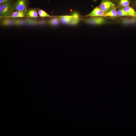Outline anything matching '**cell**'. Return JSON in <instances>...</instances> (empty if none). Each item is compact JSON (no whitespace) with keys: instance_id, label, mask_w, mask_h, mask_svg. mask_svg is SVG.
Returning <instances> with one entry per match:
<instances>
[{"instance_id":"1","label":"cell","mask_w":136,"mask_h":136,"mask_svg":"<svg viewBox=\"0 0 136 136\" xmlns=\"http://www.w3.org/2000/svg\"><path fill=\"white\" fill-rule=\"evenodd\" d=\"M12 1H10L0 5V17L9 18L14 11Z\"/></svg>"},{"instance_id":"2","label":"cell","mask_w":136,"mask_h":136,"mask_svg":"<svg viewBox=\"0 0 136 136\" xmlns=\"http://www.w3.org/2000/svg\"><path fill=\"white\" fill-rule=\"evenodd\" d=\"M60 22L64 24L76 25L80 21L79 16L77 13H74L72 15L61 16L59 17Z\"/></svg>"},{"instance_id":"3","label":"cell","mask_w":136,"mask_h":136,"mask_svg":"<svg viewBox=\"0 0 136 136\" xmlns=\"http://www.w3.org/2000/svg\"><path fill=\"white\" fill-rule=\"evenodd\" d=\"M91 17L84 19V22L86 24L93 25H102L106 22L105 19L102 17Z\"/></svg>"},{"instance_id":"4","label":"cell","mask_w":136,"mask_h":136,"mask_svg":"<svg viewBox=\"0 0 136 136\" xmlns=\"http://www.w3.org/2000/svg\"><path fill=\"white\" fill-rule=\"evenodd\" d=\"M28 5V0H16L13 5L14 11L26 10Z\"/></svg>"},{"instance_id":"5","label":"cell","mask_w":136,"mask_h":136,"mask_svg":"<svg viewBox=\"0 0 136 136\" xmlns=\"http://www.w3.org/2000/svg\"><path fill=\"white\" fill-rule=\"evenodd\" d=\"M115 6L113 3L109 0H102L99 7L105 13L114 8Z\"/></svg>"},{"instance_id":"6","label":"cell","mask_w":136,"mask_h":136,"mask_svg":"<svg viewBox=\"0 0 136 136\" xmlns=\"http://www.w3.org/2000/svg\"><path fill=\"white\" fill-rule=\"evenodd\" d=\"M105 13L100 9L99 7H96L87 16L103 17L104 16Z\"/></svg>"},{"instance_id":"7","label":"cell","mask_w":136,"mask_h":136,"mask_svg":"<svg viewBox=\"0 0 136 136\" xmlns=\"http://www.w3.org/2000/svg\"><path fill=\"white\" fill-rule=\"evenodd\" d=\"M26 10L22 11H14L12 12L9 17L15 18L25 17L26 16Z\"/></svg>"},{"instance_id":"8","label":"cell","mask_w":136,"mask_h":136,"mask_svg":"<svg viewBox=\"0 0 136 136\" xmlns=\"http://www.w3.org/2000/svg\"><path fill=\"white\" fill-rule=\"evenodd\" d=\"M14 19L8 18H5L0 23L1 26H11L14 25Z\"/></svg>"},{"instance_id":"9","label":"cell","mask_w":136,"mask_h":136,"mask_svg":"<svg viewBox=\"0 0 136 136\" xmlns=\"http://www.w3.org/2000/svg\"><path fill=\"white\" fill-rule=\"evenodd\" d=\"M37 10L35 8L30 9L27 11L26 16L31 18H36L38 17Z\"/></svg>"},{"instance_id":"10","label":"cell","mask_w":136,"mask_h":136,"mask_svg":"<svg viewBox=\"0 0 136 136\" xmlns=\"http://www.w3.org/2000/svg\"><path fill=\"white\" fill-rule=\"evenodd\" d=\"M60 22L58 17L51 18L47 21L48 24L52 26H56L58 25Z\"/></svg>"},{"instance_id":"11","label":"cell","mask_w":136,"mask_h":136,"mask_svg":"<svg viewBox=\"0 0 136 136\" xmlns=\"http://www.w3.org/2000/svg\"><path fill=\"white\" fill-rule=\"evenodd\" d=\"M117 11L114 8L105 13L104 16L115 17L118 16Z\"/></svg>"},{"instance_id":"12","label":"cell","mask_w":136,"mask_h":136,"mask_svg":"<svg viewBox=\"0 0 136 136\" xmlns=\"http://www.w3.org/2000/svg\"><path fill=\"white\" fill-rule=\"evenodd\" d=\"M123 8L130 16H136V12L132 7L128 6L124 7Z\"/></svg>"},{"instance_id":"13","label":"cell","mask_w":136,"mask_h":136,"mask_svg":"<svg viewBox=\"0 0 136 136\" xmlns=\"http://www.w3.org/2000/svg\"><path fill=\"white\" fill-rule=\"evenodd\" d=\"M14 25L15 26H21L26 24L25 20L19 19H14Z\"/></svg>"},{"instance_id":"14","label":"cell","mask_w":136,"mask_h":136,"mask_svg":"<svg viewBox=\"0 0 136 136\" xmlns=\"http://www.w3.org/2000/svg\"><path fill=\"white\" fill-rule=\"evenodd\" d=\"M38 13L40 17H50L52 16H50L44 10L39 9L38 10Z\"/></svg>"},{"instance_id":"15","label":"cell","mask_w":136,"mask_h":136,"mask_svg":"<svg viewBox=\"0 0 136 136\" xmlns=\"http://www.w3.org/2000/svg\"><path fill=\"white\" fill-rule=\"evenodd\" d=\"M118 15L121 16H130V15L125 11L123 8L119 9L117 11Z\"/></svg>"},{"instance_id":"16","label":"cell","mask_w":136,"mask_h":136,"mask_svg":"<svg viewBox=\"0 0 136 136\" xmlns=\"http://www.w3.org/2000/svg\"><path fill=\"white\" fill-rule=\"evenodd\" d=\"M129 3V0H120L119 3L120 5L124 7L128 6Z\"/></svg>"},{"instance_id":"17","label":"cell","mask_w":136,"mask_h":136,"mask_svg":"<svg viewBox=\"0 0 136 136\" xmlns=\"http://www.w3.org/2000/svg\"><path fill=\"white\" fill-rule=\"evenodd\" d=\"M12 0H0V5Z\"/></svg>"},{"instance_id":"18","label":"cell","mask_w":136,"mask_h":136,"mask_svg":"<svg viewBox=\"0 0 136 136\" xmlns=\"http://www.w3.org/2000/svg\"><path fill=\"white\" fill-rule=\"evenodd\" d=\"M93 1H96V0H93Z\"/></svg>"},{"instance_id":"19","label":"cell","mask_w":136,"mask_h":136,"mask_svg":"<svg viewBox=\"0 0 136 136\" xmlns=\"http://www.w3.org/2000/svg\"><path fill=\"white\" fill-rule=\"evenodd\" d=\"M116 0V1H117V0Z\"/></svg>"},{"instance_id":"20","label":"cell","mask_w":136,"mask_h":136,"mask_svg":"<svg viewBox=\"0 0 136 136\" xmlns=\"http://www.w3.org/2000/svg\"></svg>"}]
</instances>
